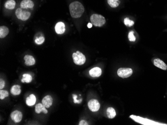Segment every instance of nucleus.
<instances>
[{"label": "nucleus", "instance_id": "nucleus-1", "mask_svg": "<svg viewBox=\"0 0 167 125\" xmlns=\"http://www.w3.org/2000/svg\"><path fill=\"white\" fill-rule=\"evenodd\" d=\"M71 16L73 18H79L83 14L85 9L80 2L75 1L70 4L69 6Z\"/></svg>", "mask_w": 167, "mask_h": 125}, {"label": "nucleus", "instance_id": "nucleus-2", "mask_svg": "<svg viewBox=\"0 0 167 125\" xmlns=\"http://www.w3.org/2000/svg\"><path fill=\"white\" fill-rule=\"evenodd\" d=\"M90 20L92 24L96 26H102L106 23V20L103 16L93 14L92 15Z\"/></svg>", "mask_w": 167, "mask_h": 125}, {"label": "nucleus", "instance_id": "nucleus-3", "mask_svg": "<svg viewBox=\"0 0 167 125\" xmlns=\"http://www.w3.org/2000/svg\"><path fill=\"white\" fill-rule=\"evenodd\" d=\"M72 58L74 63L78 65H82L85 63L86 60L85 56L79 51L73 53L72 54Z\"/></svg>", "mask_w": 167, "mask_h": 125}, {"label": "nucleus", "instance_id": "nucleus-4", "mask_svg": "<svg viewBox=\"0 0 167 125\" xmlns=\"http://www.w3.org/2000/svg\"><path fill=\"white\" fill-rule=\"evenodd\" d=\"M15 14L18 19L24 21L28 20L31 16L30 12L25 10V9L23 10L22 8L17 9L16 11Z\"/></svg>", "mask_w": 167, "mask_h": 125}, {"label": "nucleus", "instance_id": "nucleus-5", "mask_svg": "<svg viewBox=\"0 0 167 125\" xmlns=\"http://www.w3.org/2000/svg\"><path fill=\"white\" fill-rule=\"evenodd\" d=\"M118 75L122 78L129 77L133 74V70L130 68H120L118 70Z\"/></svg>", "mask_w": 167, "mask_h": 125}, {"label": "nucleus", "instance_id": "nucleus-6", "mask_svg": "<svg viewBox=\"0 0 167 125\" xmlns=\"http://www.w3.org/2000/svg\"><path fill=\"white\" fill-rule=\"evenodd\" d=\"M88 107L92 112H96L99 111L100 108V104L98 100L96 99H92L90 100L88 104Z\"/></svg>", "mask_w": 167, "mask_h": 125}, {"label": "nucleus", "instance_id": "nucleus-7", "mask_svg": "<svg viewBox=\"0 0 167 125\" xmlns=\"http://www.w3.org/2000/svg\"><path fill=\"white\" fill-rule=\"evenodd\" d=\"M10 116L11 119L14 121V122L17 123H18L21 121L23 118L22 113L18 110L13 112L11 114Z\"/></svg>", "mask_w": 167, "mask_h": 125}, {"label": "nucleus", "instance_id": "nucleus-8", "mask_svg": "<svg viewBox=\"0 0 167 125\" xmlns=\"http://www.w3.org/2000/svg\"><path fill=\"white\" fill-rule=\"evenodd\" d=\"M55 29L57 34H64L65 32V30H66L65 25L63 22H58L55 26Z\"/></svg>", "mask_w": 167, "mask_h": 125}, {"label": "nucleus", "instance_id": "nucleus-9", "mask_svg": "<svg viewBox=\"0 0 167 125\" xmlns=\"http://www.w3.org/2000/svg\"><path fill=\"white\" fill-rule=\"evenodd\" d=\"M154 65L164 70L167 69V65L164 62L159 58H156L154 60Z\"/></svg>", "mask_w": 167, "mask_h": 125}, {"label": "nucleus", "instance_id": "nucleus-10", "mask_svg": "<svg viewBox=\"0 0 167 125\" xmlns=\"http://www.w3.org/2000/svg\"><path fill=\"white\" fill-rule=\"evenodd\" d=\"M20 6L22 9H33L34 6V4L33 2L31 0H23L22 1Z\"/></svg>", "mask_w": 167, "mask_h": 125}, {"label": "nucleus", "instance_id": "nucleus-11", "mask_svg": "<svg viewBox=\"0 0 167 125\" xmlns=\"http://www.w3.org/2000/svg\"><path fill=\"white\" fill-rule=\"evenodd\" d=\"M42 104L46 108L50 107L53 104V98L50 95L45 96L42 100Z\"/></svg>", "mask_w": 167, "mask_h": 125}, {"label": "nucleus", "instance_id": "nucleus-12", "mask_svg": "<svg viewBox=\"0 0 167 125\" xmlns=\"http://www.w3.org/2000/svg\"><path fill=\"white\" fill-rule=\"evenodd\" d=\"M90 75L93 77H98L101 75L102 70L100 68L94 67L90 70Z\"/></svg>", "mask_w": 167, "mask_h": 125}, {"label": "nucleus", "instance_id": "nucleus-13", "mask_svg": "<svg viewBox=\"0 0 167 125\" xmlns=\"http://www.w3.org/2000/svg\"><path fill=\"white\" fill-rule=\"evenodd\" d=\"M25 60V63L26 65L28 66L34 65L36 63V60H35L34 57L29 55H26L24 57Z\"/></svg>", "mask_w": 167, "mask_h": 125}, {"label": "nucleus", "instance_id": "nucleus-14", "mask_svg": "<svg viewBox=\"0 0 167 125\" xmlns=\"http://www.w3.org/2000/svg\"><path fill=\"white\" fill-rule=\"evenodd\" d=\"M46 108L43 105V104L39 103L37 104L35 107V112L36 113L40 114L41 112L44 114L48 113V111L46 110Z\"/></svg>", "mask_w": 167, "mask_h": 125}, {"label": "nucleus", "instance_id": "nucleus-15", "mask_svg": "<svg viewBox=\"0 0 167 125\" xmlns=\"http://www.w3.org/2000/svg\"><path fill=\"white\" fill-rule=\"evenodd\" d=\"M36 102V97L34 94H31L26 99V104L29 106H32L35 104Z\"/></svg>", "mask_w": 167, "mask_h": 125}, {"label": "nucleus", "instance_id": "nucleus-16", "mask_svg": "<svg viewBox=\"0 0 167 125\" xmlns=\"http://www.w3.org/2000/svg\"><path fill=\"white\" fill-rule=\"evenodd\" d=\"M11 93L13 95H19L21 93V86L19 85H15L13 86L11 89Z\"/></svg>", "mask_w": 167, "mask_h": 125}, {"label": "nucleus", "instance_id": "nucleus-17", "mask_svg": "<svg viewBox=\"0 0 167 125\" xmlns=\"http://www.w3.org/2000/svg\"><path fill=\"white\" fill-rule=\"evenodd\" d=\"M9 30L7 27L5 26H1L0 27V38H3L8 35Z\"/></svg>", "mask_w": 167, "mask_h": 125}, {"label": "nucleus", "instance_id": "nucleus-18", "mask_svg": "<svg viewBox=\"0 0 167 125\" xmlns=\"http://www.w3.org/2000/svg\"><path fill=\"white\" fill-rule=\"evenodd\" d=\"M16 6V2L14 0H8L5 4V7L9 10L14 9Z\"/></svg>", "mask_w": 167, "mask_h": 125}, {"label": "nucleus", "instance_id": "nucleus-19", "mask_svg": "<svg viewBox=\"0 0 167 125\" xmlns=\"http://www.w3.org/2000/svg\"><path fill=\"white\" fill-rule=\"evenodd\" d=\"M107 114L110 119H113L116 116L115 110L113 108L109 107L107 109Z\"/></svg>", "mask_w": 167, "mask_h": 125}, {"label": "nucleus", "instance_id": "nucleus-20", "mask_svg": "<svg viewBox=\"0 0 167 125\" xmlns=\"http://www.w3.org/2000/svg\"><path fill=\"white\" fill-rule=\"evenodd\" d=\"M23 78H22V83H29L30 82H31L32 81V76L30 75V74L25 73L23 75Z\"/></svg>", "mask_w": 167, "mask_h": 125}, {"label": "nucleus", "instance_id": "nucleus-21", "mask_svg": "<svg viewBox=\"0 0 167 125\" xmlns=\"http://www.w3.org/2000/svg\"><path fill=\"white\" fill-rule=\"evenodd\" d=\"M108 3L112 8H117L119 5V0H107Z\"/></svg>", "mask_w": 167, "mask_h": 125}, {"label": "nucleus", "instance_id": "nucleus-22", "mask_svg": "<svg viewBox=\"0 0 167 125\" xmlns=\"http://www.w3.org/2000/svg\"><path fill=\"white\" fill-rule=\"evenodd\" d=\"M45 42V38L43 36H40L39 37H37L35 40V42L37 44L41 45L44 43Z\"/></svg>", "mask_w": 167, "mask_h": 125}, {"label": "nucleus", "instance_id": "nucleus-23", "mask_svg": "<svg viewBox=\"0 0 167 125\" xmlns=\"http://www.w3.org/2000/svg\"><path fill=\"white\" fill-rule=\"evenodd\" d=\"M124 24L126 26H129V27H131L134 24V22L132 20H130L129 18H126L124 19Z\"/></svg>", "mask_w": 167, "mask_h": 125}, {"label": "nucleus", "instance_id": "nucleus-24", "mask_svg": "<svg viewBox=\"0 0 167 125\" xmlns=\"http://www.w3.org/2000/svg\"><path fill=\"white\" fill-rule=\"evenodd\" d=\"M9 96V93L6 90H1L0 91V99L1 100L4 99L5 98Z\"/></svg>", "mask_w": 167, "mask_h": 125}, {"label": "nucleus", "instance_id": "nucleus-25", "mask_svg": "<svg viewBox=\"0 0 167 125\" xmlns=\"http://www.w3.org/2000/svg\"><path fill=\"white\" fill-rule=\"evenodd\" d=\"M134 32L133 31H131V32H130L129 34H128L129 40L131 42H135L136 38L135 36H134Z\"/></svg>", "mask_w": 167, "mask_h": 125}, {"label": "nucleus", "instance_id": "nucleus-26", "mask_svg": "<svg viewBox=\"0 0 167 125\" xmlns=\"http://www.w3.org/2000/svg\"><path fill=\"white\" fill-rule=\"evenodd\" d=\"M5 81H4V80L1 79V80H0V89H1V90H2L3 88H4V87H5Z\"/></svg>", "mask_w": 167, "mask_h": 125}, {"label": "nucleus", "instance_id": "nucleus-27", "mask_svg": "<svg viewBox=\"0 0 167 125\" xmlns=\"http://www.w3.org/2000/svg\"><path fill=\"white\" fill-rule=\"evenodd\" d=\"M79 125H88V123L87 121H86L85 120H82L80 122V123L79 124Z\"/></svg>", "mask_w": 167, "mask_h": 125}, {"label": "nucleus", "instance_id": "nucleus-28", "mask_svg": "<svg viewBox=\"0 0 167 125\" xmlns=\"http://www.w3.org/2000/svg\"><path fill=\"white\" fill-rule=\"evenodd\" d=\"M92 26H93V24H91V23H89L88 24V27L89 28H91L92 27Z\"/></svg>", "mask_w": 167, "mask_h": 125}]
</instances>
